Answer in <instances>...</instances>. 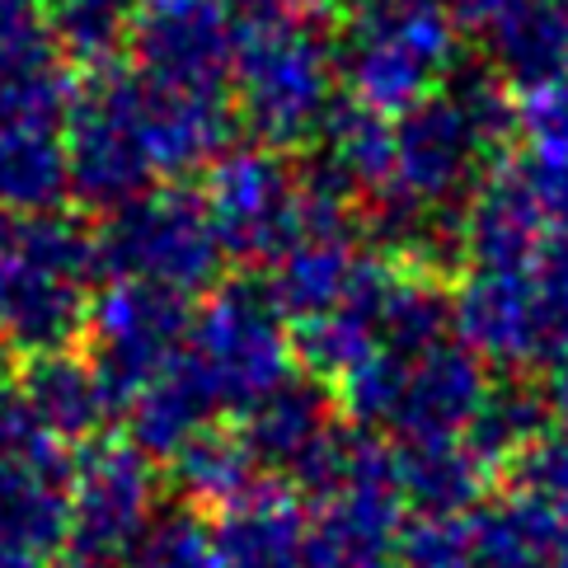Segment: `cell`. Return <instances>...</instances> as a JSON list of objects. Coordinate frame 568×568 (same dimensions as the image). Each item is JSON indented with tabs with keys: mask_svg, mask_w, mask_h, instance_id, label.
Wrapping results in <instances>:
<instances>
[{
	"mask_svg": "<svg viewBox=\"0 0 568 568\" xmlns=\"http://www.w3.org/2000/svg\"><path fill=\"white\" fill-rule=\"evenodd\" d=\"M189 334L184 296L155 282H113L90 306L85 362L94 367L99 390L109 399V414H128L136 395L179 357V343Z\"/></svg>",
	"mask_w": 568,
	"mask_h": 568,
	"instance_id": "obj_1",
	"label": "cell"
},
{
	"mask_svg": "<svg viewBox=\"0 0 568 568\" xmlns=\"http://www.w3.org/2000/svg\"><path fill=\"white\" fill-rule=\"evenodd\" d=\"M189 362L212 390L216 409L245 414L292 376V343L282 334L277 306L268 296L250 287H226L193 324Z\"/></svg>",
	"mask_w": 568,
	"mask_h": 568,
	"instance_id": "obj_2",
	"label": "cell"
},
{
	"mask_svg": "<svg viewBox=\"0 0 568 568\" xmlns=\"http://www.w3.org/2000/svg\"><path fill=\"white\" fill-rule=\"evenodd\" d=\"M404 494L395 479V452L362 428L348 484L320 503L301 568H390L404 540Z\"/></svg>",
	"mask_w": 568,
	"mask_h": 568,
	"instance_id": "obj_3",
	"label": "cell"
},
{
	"mask_svg": "<svg viewBox=\"0 0 568 568\" xmlns=\"http://www.w3.org/2000/svg\"><path fill=\"white\" fill-rule=\"evenodd\" d=\"M160 503V475L128 437H99L75 452L71 475V550L85 559H128Z\"/></svg>",
	"mask_w": 568,
	"mask_h": 568,
	"instance_id": "obj_4",
	"label": "cell"
},
{
	"mask_svg": "<svg viewBox=\"0 0 568 568\" xmlns=\"http://www.w3.org/2000/svg\"><path fill=\"white\" fill-rule=\"evenodd\" d=\"M99 268L118 273V282H155L184 296L216 273V231L179 197L136 202L99 240Z\"/></svg>",
	"mask_w": 568,
	"mask_h": 568,
	"instance_id": "obj_5",
	"label": "cell"
},
{
	"mask_svg": "<svg viewBox=\"0 0 568 568\" xmlns=\"http://www.w3.org/2000/svg\"><path fill=\"white\" fill-rule=\"evenodd\" d=\"M71 189L90 207H118L128 202L141 174L151 165L146 136H141V104L128 85H109L104 94L71 109Z\"/></svg>",
	"mask_w": 568,
	"mask_h": 568,
	"instance_id": "obj_6",
	"label": "cell"
},
{
	"mask_svg": "<svg viewBox=\"0 0 568 568\" xmlns=\"http://www.w3.org/2000/svg\"><path fill=\"white\" fill-rule=\"evenodd\" d=\"M71 475L75 452L38 442L0 460V540L43 564L71 545Z\"/></svg>",
	"mask_w": 568,
	"mask_h": 568,
	"instance_id": "obj_7",
	"label": "cell"
},
{
	"mask_svg": "<svg viewBox=\"0 0 568 568\" xmlns=\"http://www.w3.org/2000/svg\"><path fill=\"white\" fill-rule=\"evenodd\" d=\"M489 399V376L470 348L437 343L409 362L404 395L395 404L390 433L399 442H460L470 433L479 404Z\"/></svg>",
	"mask_w": 568,
	"mask_h": 568,
	"instance_id": "obj_8",
	"label": "cell"
},
{
	"mask_svg": "<svg viewBox=\"0 0 568 568\" xmlns=\"http://www.w3.org/2000/svg\"><path fill=\"white\" fill-rule=\"evenodd\" d=\"M338 390L315 376H287L277 390L263 395L254 409L240 414V437H245L258 470L292 479L324 442L338 433Z\"/></svg>",
	"mask_w": 568,
	"mask_h": 568,
	"instance_id": "obj_9",
	"label": "cell"
},
{
	"mask_svg": "<svg viewBox=\"0 0 568 568\" xmlns=\"http://www.w3.org/2000/svg\"><path fill=\"white\" fill-rule=\"evenodd\" d=\"M90 306L80 296V282L38 273L14 263L0 250V348L10 357H52L71 353V343L85 334Z\"/></svg>",
	"mask_w": 568,
	"mask_h": 568,
	"instance_id": "obj_10",
	"label": "cell"
},
{
	"mask_svg": "<svg viewBox=\"0 0 568 568\" xmlns=\"http://www.w3.org/2000/svg\"><path fill=\"white\" fill-rule=\"evenodd\" d=\"M311 517L287 479H268L212 521V545L221 568H301L306 564Z\"/></svg>",
	"mask_w": 568,
	"mask_h": 568,
	"instance_id": "obj_11",
	"label": "cell"
},
{
	"mask_svg": "<svg viewBox=\"0 0 568 568\" xmlns=\"http://www.w3.org/2000/svg\"><path fill=\"white\" fill-rule=\"evenodd\" d=\"M465 348L498 367H536L545 362L536 282L526 273H484L456 306Z\"/></svg>",
	"mask_w": 568,
	"mask_h": 568,
	"instance_id": "obj_12",
	"label": "cell"
},
{
	"mask_svg": "<svg viewBox=\"0 0 568 568\" xmlns=\"http://www.w3.org/2000/svg\"><path fill=\"white\" fill-rule=\"evenodd\" d=\"M14 385L43 437L71 446V452L99 442V428L109 418V399L99 390L94 367L85 357H75V353L29 357V362H19Z\"/></svg>",
	"mask_w": 568,
	"mask_h": 568,
	"instance_id": "obj_13",
	"label": "cell"
},
{
	"mask_svg": "<svg viewBox=\"0 0 568 568\" xmlns=\"http://www.w3.org/2000/svg\"><path fill=\"white\" fill-rule=\"evenodd\" d=\"M212 418H216L212 390L193 372L189 353H179L128 409V442L136 452H146L151 460H170L197 433H207Z\"/></svg>",
	"mask_w": 568,
	"mask_h": 568,
	"instance_id": "obj_14",
	"label": "cell"
},
{
	"mask_svg": "<svg viewBox=\"0 0 568 568\" xmlns=\"http://www.w3.org/2000/svg\"><path fill=\"white\" fill-rule=\"evenodd\" d=\"M395 479L418 517H470L484 507V489L494 484L465 442H399Z\"/></svg>",
	"mask_w": 568,
	"mask_h": 568,
	"instance_id": "obj_15",
	"label": "cell"
},
{
	"mask_svg": "<svg viewBox=\"0 0 568 568\" xmlns=\"http://www.w3.org/2000/svg\"><path fill=\"white\" fill-rule=\"evenodd\" d=\"M71 99V75L43 29L0 38V128H57Z\"/></svg>",
	"mask_w": 568,
	"mask_h": 568,
	"instance_id": "obj_16",
	"label": "cell"
},
{
	"mask_svg": "<svg viewBox=\"0 0 568 568\" xmlns=\"http://www.w3.org/2000/svg\"><path fill=\"white\" fill-rule=\"evenodd\" d=\"M258 484V460L250 456L240 428H212L197 433L184 452L170 456V489L184 498L193 513H226Z\"/></svg>",
	"mask_w": 568,
	"mask_h": 568,
	"instance_id": "obj_17",
	"label": "cell"
},
{
	"mask_svg": "<svg viewBox=\"0 0 568 568\" xmlns=\"http://www.w3.org/2000/svg\"><path fill=\"white\" fill-rule=\"evenodd\" d=\"M470 568H559V517L531 498L470 513Z\"/></svg>",
	"mask_w": 568,
	"mask_h": 568,
	"instance_id": "obj_18",
	"label": "cell"
},
{
	"mask_svg": "<svg viewBox=\"0 0 568 568\" xmlns=\"http://www.w3.org/2000/svg\"><path fill=\"white\" fill-rule=\"evenodd\" d=\"M545 433H550V399H545V390L526 381H503V385H489V399L479 404L470 433L460 442L470 446V456L484 470L498 475Z\"/></svg>",
	"mask_w": 568,
	"mask_h": 568,
	"instance_id": "obj_19",
	"label": "cell"
},
{
	"mask_svg": "<svg viewBox=\"0 0 568 568\" xmlns=\"http://www.w3.org/2000/svg\"><path fill=\"white\" fill-rule=\"evenodd\" d=\"M67 151L52 128H0V202L24 216H43L67 193Z\"/></svg>",
	"mask_w": 568,
	"mask_h": 568,
	"instance_id": "obj_20",
	"label": "cell"
},
{
	"mask_svg": "<svg viewBox=\"0 0 568 568\" xmlns=\"http://www.w3.org/2000/svg\"><path fill=\"white\" fill-rule=\"evenodd\" d=\"M292 348L301 357V367H306V376H315V381H324V385H334V390H338V385L381 348V338H376V329L357 311L338 306L329 315L301 320Z\"/></svg>",
	"mask_w": 568,
	"mask_h": 568,
	"instance_id": "obj_21",
	"label": "cell"
},
{
	"mask_svg": "<svg viewBox=\"0 0 568 568\" xmlns=\"http://www.w3.org/2000/svg\"><path fill=\"white\" fill-rule=\"evenodd\" d=\"M128 568H221L212 526L193 507H174V513L155 517L146 536L132 545Z\"/></svg>",
	"mask_w": 568,
	"mask_h": 568,
	"instance_id": "obj_22",
	"label": "cell"
},
{
	"mask_svg": "<svg viewBox=\"0 0 568 568\" xmlns=\"http://www.w3.org/2000/svg\"><path fill=\"white\" fill-rule=\"evenodd\" d=\"M38 442H52L38 433L33 414L24 409V399H19V385L10 372H0V460L14 456V452H29Z\"/></svg>",
	"mask_w": 568,
	"mask_h": 568,
	"instance_id": "obj_23",
	"label": "cell"
},
{
	"mask_svg": "<svg viewBox=\"0 0 568 568\" xmlns=\"http://www.w3.org/2000/svg\"><path fill=\"white\" fill-rule=\"evenodd\" d=\"M545 399H550V418H559V433H568V357H559L550 367Z\"/></svg>",
	"mask_w": 568,
	"mask_h": 568,
	"instance_id": "obj_24",
	"label": "cell"
},
{
	"mask_svg": "<svg viewBox=\"0 0 568 568\" xmlns=\"http://www.w3.org/2000/svg\"><path fill=\"white\" fill-rule=\"evenodd\" d=\"M0 568H38V559H33V555H24V550H14V545H6V540H0Z\"/></svg>",
	"mask_w": 568,
	"mask_h": 568,
	"instance_id": "obj_25",
	"label": "cell"
},
{
	"mask_svg": "<svg viewBox=\"0 0 568 568\" xmlns=\"http://www.w3.org/2000/svg\"><path fill=\"white\" fill-rule=\"evenodd\" d=\"M48 568H113V564H104V559H85V555H62V559H52Z\"/></svg>",
	"mask_w": 568,
	"mask_h": 568,
	"instance_id": "obj_26",
	"label": "cell"
},
{
	"mask_svg": "<svg viewBox=\"0 0 568 568\" xmlns=\"http://www.w3.org/2000/svg\"><path fill=\"white\" fill-rule=\"evenodd\" d=\"M446 568H470V559H460V564H446Z\"/></svg>",
	"mask_w": 568,
	"mask_h": 568,
	"instance_id": "obj_27",
	"label": "cell"
}]
</instances>
